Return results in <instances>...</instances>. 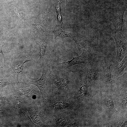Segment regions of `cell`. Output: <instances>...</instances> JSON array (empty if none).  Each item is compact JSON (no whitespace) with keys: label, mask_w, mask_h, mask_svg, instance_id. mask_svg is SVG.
<instances>
[{"label":"cell","mask_w":127,"mask_h":127,"mask_svg":"<svg viewBox=\"0 0 127 127\" xmlns=\"http://www.w3.org/2000/svg\"><path fill=\"white\" fill-rule=\"evenodd\" d=\"M33 52L31 51H25L15 55L12 59L11 66L12 71L10 75L16 82L19 83V75L22 72L24 64L28 61H32Z\"/></svg>","instance_id":"obj_1"},{"label":"cell","mask_w":127,"mask_h":127,"mask_svg":"<svg viewBox=\"0 0 127 127\" xmlns=\"http://www.w3.org/2000/svg\"><path fill=\"white\" fill-rule=\"evenodd\" d=\"M86 50L83 51L79 56L73 57L72 59L67 62L54 63V64L58 65L62 69L65 70L69 67L77 64L84 63L90 64L91 58L90 55Z\"/></svg>","instance_id":"obj_2"},{"label":"cell","mask_w":127,"mask_h":127,"mask_svg":"<svg viewBox=\"0 0 127 127\" xmlns=\"http://www.w3.org/2000/svg\"><path fill=\"white\" fill-rule=\"evenodd\" d=\"M73 67L72 71L78 72L93 79H97L99 76L98 71L96 69L88 67L85 65L79 64Z\"/></svg>","instance_id":"obj_3"},{"label":"cell","mask_w":127,"mask_h":127,"mask_svg":"<svg viewBox=\"0 0 127 127\" xmlns=\"http://www.w3.org/2000/svg\"><path fill=\"white\" fill-rule=\"evenodd\" d=\"M113 37L116 44V61L117 64L127 55V43L120 40L115 34H114Z\"/></svg>","instance_id":"obj_4"},{"label":"cell","mask_w":127,"mask_h":127,"mask_svg":"<svg viewBox=\"0 0 127 127\" xmlns=\"http://www.w3.org/2000/svg\"><path fill=\"white\" fill-rule=\"evenodd\" d=\"M48 68L46 65L43 66V70L42 75L40 78L38 80L35 81L29 80V83L37 86L40 90L42 97L46 99L45 97L46 96L45 88V83L46 80V75L48 71Z\"/></svg>","instance_id":"obj_5"},{"label":"cell","mask_w":127,"mask_h":127,"mask_svg":"<svg viewBox=\"0 0 127 127\" xmlns=\"http://www.w3.org/2000/svg\"><path fill=\"white\" fill-rule=\"evenodd\" d=\"M125 10H119L115 12L113 19V25L115 29L122 34L124 23L123 16Z\"/></svg>","instance_id":"obj_6"},{"label":"cell","mask_w":127,"mask_h":127,"mask_svg":"<svg viewBox=\"0 0 127 127\" xmlns=\"http://www.w3.org/2000/svg\"><path fill=\"white\" fill-rule=\"evenodd\" d=\"M102 63L103 76L107 81L112 86L113 80L111 78V66L105 58L102 60Z\"/></svg>","instance_id":"obj_7"},{"label":"cell","mask_w":127,"mask_h":127,"mask_svg":"<svg viewBox=\"0 0 127 127\" xmlns=\"http://www.w3.org/2000/svg\"><path fill=\"white\" fill-rule=\"evenodd\" d=\"M36 43L38 44L40 49L39 60H43L50 53L51 50H49L48 44L46 42L40 40L36 41Z\"/></svg>","instance_id":"obj_8"},{"label":"cell","mask_w":127,"mask_h":127,"mask_svg":"<svg viewBox=\"0 0 127 127\" xmlns=\"http://www.w3.org/2000/svg\"><path fill=\"white\" fill-rule=\"evenodd\" d=\"M71 39L75 42L79 48H83L86 50L88 49L89 46L88 42L83 37L73 34Z\"/></svg>","instance_id":"obj_9"},{"label":"cell","mask_w":127,"mask_h":127,"mask_svg":"<svg viewBox=\"0 0 127 127\" xmlns=\"http://www.w3.org/2000/svg\"><path fill=\"white\" fill-rule=\"evenodd\" d=\"M127 56H126L119 63L117 64L114 68V72L117 76L122 75L124 73V70L127 66Z\"/></svg>","instance_id":"obj_10"},{"label":"cell","mask_w":127,"mask_h":127,"mask_svg":"<svg viewBox=\"0 0 127 127\" xmlns=\"http://www.w3.org/2000/svg\"><path fill=\"white\" fill-rule=\"evenodd\" d=\"M11 83H12V81L6 77L0 79V89L2 88Z\"/></svg>","instance_id":"obj_11"},{"label":"cell","mask_w":127,"mask_h":127,"mask_svg":"<svg viewBox=\"0 0 127 127\" xmlns=\"http://www.w3.org/2000/svg\"><path fill=\"white\" fill-rule=\"evenodd\" d=\"M105 102H106L107 106L110 109L114 112H117V111L115 108L114 106V104L112 99L110 98H108L107 99Z\"/></svg>","instance_id":"obj_12"},{"label":"cell","mask_w":127,"mask_h":127,"mask_svg":"<svg viewBox=\"0 0 127 127\" xmlns=\"http://www.w3.org/2000/svg\"><path fill=\"white\" fill-rule=\"evenodd\" d=\"M31 26L39 32L42 33L44 32V30L41 25L32 23Z\"/></svg>","instance_id":"obj_13"},{"label":"cell","mask_w":127,"mask_h":127,"mask_svg":"<svg viewBox=\"0 0 127 127\" xmlns=\"http://www.w3.org/2000/svg\"><path fill=\"white\" fill-rule=\"evenodd\" d=\"M4 46V45L3 43H0V53H1L2 56L4 59V66H5V58L4 56V54L3 53L2 50L3 47Z\"/></svg>","instance_id":"obj_14"}]
</instances>
